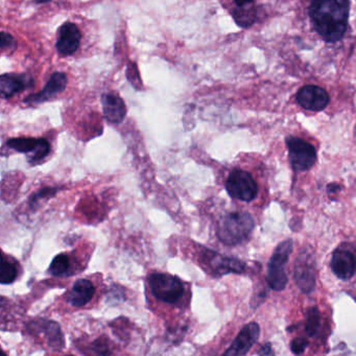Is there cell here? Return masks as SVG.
I'll return each instance as SVG.
<instances>
[{"label":"cell","mask_w":356,"mask_h":356,"mask_svg":"<svg viewBox=\"0 0 356 356\" xmlns=\"http://www.w3.org/2000/svg\"><path fill=\"white\" fill-rule=\"evenodd\" d=\"M309 15L325 41L337 42L347 31L349 0H312Z\"/></svg>","instance_id":"obj_1"},{"label":"cell","mask_w":356,"mask_h":356,"mask_svg":"<svg viewBox=\"0 0 356 356\" xmlns=\"http://www.w3.org/2000/svg\"><path fill=\"white\" fill-rule=\"evenodd\" d=\"M255 222L247 212H232L227 214L218 225V236L227 245L245 243L253 232Z\"/></svg>","instance_id":"obj_2"},{"label":"cell","mask_w":356,"mask_h":356,"mask_svg":"<svg viewBox=\"0 0 356 356\" xmlns=\"http://www.w3.org/2000/svg\"><path fill=\"white\" fill-rule=\"evenodd\" d=\"M293 249V241L286 239V241L279 243L275 251L273 252L272 257L268 261L266 281H268V286L274 291H283L286 286L289 279L285 274L284 266L289 261Z\"/></svg>","instance_id":"obj_3"},{"label":"cell","mask_w":356,"mask_h":356,"mask_svg":"<svg viewBox=\"0 0 356 356\" xmlns=\"http://www.w3.org/2000/svg\"><path fill=\"white\" fill-rule=\"evenodd\" d=\"M149 284L154 297L163 303L176 304L184 295L182 281L172 275L154 273L149 276Z\"/></svg>","instance_id":"obj_4"},{"label":"cell","mask_w":356,"mask_h":356,"mask_svg":"<svg viewBox=\"0 0 356 356\" xmlns=\"http://www.w3.org/2000/svg\"><path fill=\"white\" fill-rule=\"evenodd\" d=\"M226 189L233 199L251 202L257 197L258 186L251 174L243 170L230 172L226 182Z\"/></svg>","instance_id":"obj_5"},{"label":"cell","mask_w":356,"mask_h":356,"mask_svg":"<svg viewBox=\"0 0 356 356\" xmlns=\"http://www.w3.org/2000/svg\"><path fill=\"white\" fill-rule=\"evenodd\" d=\"M289 162L298 172H307L316 164V151L314 145L298 137H287Z\"/></svg>","instance_id":"obj_6"},{"label":"cell","mask_w":356,"mask_h":356,"mask_svg":"<svg viewBox=\"0 0 356 356\" xmlns=\"http://www.w3.org/2000/svg\"><path fill=\"white\" fill-rule=\"evenodd\" d=\"M7 145L10 149H15L18 153L28 154L29 159L33 164L42 161L51 152L49 141L43 138L19 137V138L10 139Z\"/></svg>","instance_id":"obj_7"},{"label":"cell","mask_w":356,"mask_h":356,"mask_svg":"<svg viewBox=\"0 0 356 356\" xmlns=\"http://www.w3.org/2000/svg\"><path fill=\"white\" fill-rule=\"evenodd\" d=\"M295 281L304 293H312L316 287V264L314 257L306 252L296 260Z\"/></svg>","instance_id":"obj_8"},{"label":"cell","mask_w":356,"mask_h":356,"mask_svg":"<svg viewBox=\"0 0 356 356\" xmlns=\"http://www.w3.org/2000/svg\"><path fill=\"white\" fill-rule=\"evenodd\" d=\"M204 262L209 266L211 273L216 276H224V275L243 274L245 270V264L236 258L226 257L216 252L206 251L203 254Z\"/></svg>","instance_id":"obj_9"},{"label":"cell","mask_w":356,"mask_h":356,"mask_svg":"<svg viewBox=\"0 0 356 356\" xmlns=\"http://www.w3.org/2000/svg\"><path fill=\"white\" fill-rule=\"evenodd\" d=\"M297 102L304 109L309 111H322L329 104V95L321 87L308 85L302 87L297 93Z\"/></svg>","instance_id":"obj_10"},{"label":"cell","mask_w":356,"mask_h":356,"mask_svg":"<svg viewBox=\"0 0 356 356\" xmlns=\"http://www.w3.org/2000/svg\"><path fill=\"white\" fill-rule=\"evenodd\" d=\"M260 327L257 323L251 322L241 329L232 345L225 352V355H245L259 339Z\"/></svg>","instance_id":"obj_11"},{"label":"cell","mask_w":356,"mask_h":356,"mask_svg":"<svg viewBox=\"0 0 356 356\" xmlns=\"http://www.w3.org/2000/svg\"><path fill=\"white\" fill-rule=\"evenodd\" d=\"M67 76L63 72H55L51 74L49 82L45 85L44 89L36 95H31L24 99V103L29 105H38L45 102L53 99L60 93L63 92L67 87Z\"/></svg>","instance_id":"obj_12"},{"label":"cell","mask_w":356,"mask_h":356,"mask_svg":"<svg viewBox=\"0 0 356 356\" xmlns=\"http://www.w3.org/2000/svg\"><path fill=\"white\" fill-rule=\"evenodd\" d=\"M81 40H82V35L78 26L72 22H65L62 24L58 32L56 47L61 55L70 56L78 51Z\"/></svg>","instance_id":"obj_13"},{"label":"cell","mask_w":356,"mask_h":356,"mask_svg":"<svg viewBox=\"0 0 356 356\" xmlns=\"http://www.w3.org/2000/svg\"><path fill=\"white\" fill-rule=\"evenodd\" d=\"M331 270L337 278L349 280L356 272V259L348 250L337 249L330 262Z\"/></svg>","instance_id":"obj_14"},{"label":"cell","mask_w":356,"mask_h":356,"mask_svg":"<svg viewBox=\"0 0 356 356\" xmlns=\"http://www.w3.org/2000/svg\"><path fill=\"white\" fill-rule=\"evenodd\" d=\"M104 115L111 124H120L127 115V107L124 99L115 92H108L102 97Z\"/></svg>","instance_id":"obj_15"},{"label":"cell","mask_w":356,"mask_h":356,"mask_svg":"<svg viewBox=\"0 0 356 356\" xmlns=\"http://www.w3.org/2000/svg\"><path fill=\"white\" fill-rule=\"evenodd\" d=\"M32 85L33 79L26 74H3L0 78V93L3 99H9Z\"/></svg>","instance_id":"obj_16"},{"label":"cell","mask_w":356,"mask_h":356,"mask_svg":"<svg viewBox=\"0 0 356 356\" xmlns=\"http://www.w3.org/2000/svg\"><path fill=\"white\" fill-rule=\"evenodd\" d=\"M95 285L87 279H81L74 283L67 295V302L74 307H83L92 300L95 296Z\"/></svg>","instance_id":"obj_17"},{"label":"cell","mask_w":356,"mask_h":356,"mask_svg":"<svg viewBox=\"0 0 356 356\" xmlns=\"http://www.w3.org/2000/svg\"><path fill=\"white\" fill-rule=\"evenodd\" d=\"M72 268L70 256L67 254H59L54 258L49 266V273L53 276L62 277L68 275Z\"/></svg>","instance_id":"obj_18"},{"label":"cell","mask_w":356,"mask_h":356,"mask_svg":"<svg viewBox=\"0 0 356 356\" xmlns=\"http://www.w3.org/2000/svg\"><path fill=\"white\" fill-rule=\"evenodd\" d=\"M321 327V314L316 307L308 308L305 316V332L312 337L318 332Z\"/></svg>","instance_id":"obj_19"},{"label":"cell","mask_w":356,"mask_h":356,"mask_svg":"<svg viewBox=\"0 0 356 356\" xmlns=\"http://www.w3.org/2000/svg\"><path fill=\"white\" fill-rule=\"evenodd\" d=\"M17 278V268L13 262L3 256L1 259V274H0V281L3 284H10L13 283Z\"/></svg>","instance_id":"obj_20"},{"label":"cell","mask_w":356,"mask_h":356,"mask_svg":"<svg viewBox=\"0 0 356 356\" xmlns=\"http://www.w3.org/2000/svg\"><path fill=\"white\" fill-rule=\"evenodd\" d=\"M127 78H128L129 82L132 84L136 90H141L143 89V81H141L140 74H139L138 67H137L136 63L130 62L127 67Z\"/></svg>","instance_id":"obj_21"},{"label":"cell","mask_w":356,"mask_h":356,"mask_svg":"<svg viewBox=\"0 0 356 356\" xmlns=\"http://www.w3.org/2000/svg\"><path fill=\"white\" fill-rule=\"evenodd\" d=\"M1 51H14L17 47V43H16L15 39L12 36L11 34H8V33L3 32L1 33Z\"/></svg>","instance_id":"obj_22"},{"label":"cell","mask_w":356,"mask_h":356,"mask_svg":"<svg viewBox=\"0 0 356 356\" xmlns=\"http://www.w3.org/2000/svg\"><path fill=\"white\" fill-rule=\"evenodd\" d=\"M308 341L307 339H302V337H298V339H293L291 343V349L293 353L302 354L305 351L307 348Z\"/></svg>","instance_id":"obj_23"},{"label":"cell","mask_w":356,"mask_h":356,"mask_svg":"<svg viewBox=\"0 0 356 356\" xmlns=\"http://www.w3.org/2000/svg\"><path fill=\"white\" fill-rule=\"evenodd\" d=\"M258 353H259V355H272V354H274V351H273L270 343H268L262 346L261 349L259 350Z\"/></svg>","instance_id":"obj_24"},{"label":"cell","mask_w":356,"mask_h":356,"mask_svg":"<svg viewBox=\"0 0 356 356\" xmlns=\"http://www.w3.org/2000/svg\"><path fill=\"white\" fill-rule=\"evenodd\" d=\"M236 5L238 7H243V6L248 5V3H252L253 0H234Z\"/></svg>","instance_id":"obj_25"},{"label":"cell","mask_w":356,"mask_h":356,"mask_svg":"<svg viewBox=\"0 0 356 356\" xmlns=\"http://www.w3.org/2000/svg\"><path fill=\"white\" fill-rule=\"evenodd\" d=\"M327 188H328L329 193H337V189H339V185H337V184H330V185H328V187H327Z\"/></svg>","instance_id":"obj_26"},{"label":"cell","mask_w":356,"mask_h":356,"mask_svg":"<svg viewBox=\"0 0 356 356\" xmlns=\"http://www.w3.org/2000/svg\"><path fill=\"white\" fill-rule=\"evenodd\" d=\"M34 1L36 3H47L51 1V0H34Z\"/></svg>","instance_id":"obj_27"}]
</instances>
